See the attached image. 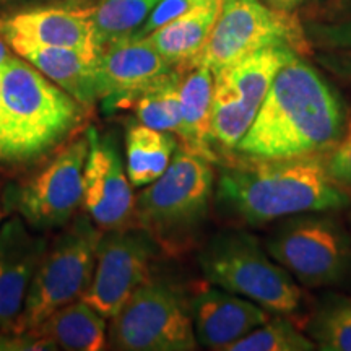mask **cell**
Wrapping results in <instances>:
<instances>
[{
  "instance_id": "6da1fadb",
  "label": "cell",
  "mask_w": 351,
  "mask_h": 351,
  "mask_svg": "<svg viewBox=\"0 0 351 351\" xmlns=\"http://www.w3.org/2000/svg\"><path fill=\"white\" fill-rule=\"evenodd\" d=\"M345 130L339 95L313 65L291 57L276 72L236 153L254 160L326 155Z\"/></svg>"
},
{
  "instance_id": "7a4b0ae2",
  "label": "cell",
  "mask_w": 351,
  "mask_h": 351,
  "mask_svg": "<svg viewBox=\"0 0 351 351\" xmlns=\"http://www.w3.org/2000/svg\"><path fill=\"white\" fill-rule=\"evenodd\" d=\"M217 200L245 225L309 212H333L351 204V195L328 174L324 155L282 160L243 158L221 169Z\"/></svg>"
},
{
  "instance_id": "3957f363",
  "label": "cell",
  "mask_w": 351,
  "mask_h": 351,
  "mask_svg": "<svg viewBox=\"0 0 351 351\" xmlns=\"http://www.w3.org/2000/svg\"><path fill=\"white\" fill-rule=\"evenodd\" d=\"M0 163L25 166L47 156L85 122L88 108L26 60L0 69Z\"/></svg>"
},
{
  "instance_id": "277c9868",
  "label": "cell",
  "mask_w": 351,
  "mask_h": 351,
  "mask_svg": "<svg viewBox=\"0 0 351 351\" xmlns=\"http://www.w3.org/2000/svg\"><path fill=\"white\" fill-rule=\"evenodd\" d=\"M213 189L212 163L176 150L165 173L135 197V226L165 251H181L207 219Z\"/></svg>"
},
{
  "instance_id": "5b68a950",
  "label": "cell",
  "mask_w": 351,
  "mask_h": 351,
  "mask_svg": "<svg viewBox=\"0 0 351 351\" xmlns=\"http://www.w3.org/2000/svg\"><path fill=\"white\" fill-rule=\"evenodd\" d=\"M199 263L210 285L247 298L270 313L291 314L301 307L295 278L249 232L215 236L200 251Z\"/></svg>"
},
{
  "instance_id": "8992f818",
  "label": "cell",
  "mask_w": 351,
  "mask_h": 351,
  "mask_svg": "<svg viewBox=\"0 0 351 351\" xmlns=\"http://www.w3.org/2000/svg\"><path fill=\"white\" fill-rule=\"evenodd\" d=\"M103 230L90 217L72 218L39 262L15 333H26L52 313L85 296L95 274Z\"/></svg>"
},
{
  "instance_id": "52a82bcc",
  "label": "cell",
  "mask_w": 351,
  "mask_h": 351,
  "mask_svg": "<svg viewBox=\"0 0 351 351\" xmlns=\"http://www.w3.org/2000/svg\"><path fill=\"white\" fill-rule=\"evenodd\" d=\"M271 258L307 288L337 285L351 271V238L327 212L288 217L265 241Z\"/></svg>"
},
{
  "instance_id": "ba28073f",
  "label": "cell",
  "mask_w": 351,
  "mask_h": 351,
  "mask_svg": "<svg viewBox=\"0 0 351 351\" xmlns=\"http://www.w3.org/2000/svg\"><path fill=\"white\" fill-rule=\"evenodd\" d=\"M289 47L298 56L313 51L304 25L291 10H282L262 0H223L217 23L199 57V64L213 73L263 47Z\"/></svg>"
},
{
  "instance_id": "9c48e42d",
  "label": "cell",
  "mask_w": 351,
  "mask_h": 351,
  "mask_svg": "<svg viewBox=\"0 0 351 351\" xmlns=\"http://www.w3.org/2000/svg\"><path fill=\"white\" fill-rule=\"evenodd\" d=\"M111 348L122 351H192L199 348L189 302L169 285L147 282L111 317Z\"/></svg>"
},
{
  "instance_id": "30bf717a",
  "label": "cell",
  "mask_w": 351,
  "mask_h": 351,
  "mask_svg": "<svg viewBox=\"0 0 351 351\" xmlns=\"http://www.w3.org/2000/svg\"><path fill=\"white\" fill-rule=\"evenodd\" d=\"M295 51L283 46L263 47L213 73L210 135L213 148L234 152L251 129L271 82Z\"/></svg>"
},
{
  "instance_id": "8fae6325",
  "label": "cell",
  "mask_w": 351,
  "mask_h": 351,
  "mask_svg": "<svg viewBox=\"0 0 351 351\" xmlns=\"http://www.w3.org/2000/svg\"><path fill=\"white\" fill-rule=\"evenodd\" d=\"M88 150L86 134L69 143L34 178L10 187L7 210L19 213L36 231L64 228L82 205Z\"/></svg>"
},
{
  "instance_id": "7c38bea8",
  "label": "cell",
  "mask_w": 351,
  "mask_h": 351,
  "mask_svg": "<svg viewBox=\"0 0 351 351\" xmlns=\"http://www.w3.org/2000/svg\"><path fill=\"white\" fill-rule=\"evenodd\" d=\"M156 252V241L140 226L103 231L93 278L82 300L111 319L135 289L150 282Z\"/></svg>"
},
{
  "instance_id": "4fadbf2b",
  "label": "cell",
  "mask_w": 351,
  "mask_h": 351,
  "mask_svg": "<svg viewBox=\"0 0 351 351\" xmlns=\"http://www.w3.org/2000/svg\"><path fill=\"white\" fill-rule=\"evenodd\" d=\"M86 135L90 150L83 169V208L103 231L134 226L135 197L117 143L95 127Z\"/></svg>"
},
{
  "instance_id": "5bb4252c",
  "label": "cell",
  "mask_w": 351,
  "mask_h": 351,
  "mask_svg": "<svg viewBox=\"0 0 351 351\" xmlns=\"http://www.w3.org/2000/svg\"><path fill=\"white\" fill-rule=\"evenodd\" d=\"M173 70L145 39H117L101 47L96 57L99 99L106 111L125 109L132 96Z\"/></svg>"
},
{
  "instance_id": "9a60e30c",
  "label": "cell",
  "mask_w": 351,
  "mask_h": 351,
  "mask_svg": "<svg viewBox=\"0 0 351 351\" xmlns=\"http://www.w3.org/2000/svg\"><path fill=\"white\" fill-rule=\"evenodd\" d=\"M47 249L23 218L13 217L0 228V330L15 333L33 276Z\"/></svg>"
},
{
  "instance_id": "2e32d148",
  "label": "cell",
  "mask_w": 351,
  "mask_h": 351,
  "mask_svg": "<svg viewBox=\"0 0 351 351\" xmlns=\"http://www.w3.org/2000/svg\"><path fill=\"white\" fill-rule=\"evenodd\" d=\"M197 343L225 351L270 319L262 306L223 288H204L189 301Z\"/></svg>"
},
{
  "instance_id": "e0dca14e",
  "label": "cell",
  "mask_w": 351,
  "mask_h": 351,
  "mask_svg": "<svg viewBox=\"0 0 351 351\" xmlns=\"http://www.w3.org/2000/svg\"><path fill=\"white\" fill-rule=\"evenodd\" d=\"M0 36L13 51L21 46H52L98 56L90 12L21 13L0 23Z\"/></svg>"
},
{
  "instance_id": "ac0fdd59",
  "label": "cell",
  "mask_w": 351,
  "mask_h": 351,
  "mask_svg": "<svg viewBox=\"0 0 351 351\" xmlns=\"http://www.w3.org/2000/svg\"><path fill=\"white\" fill-rule=\"evenodd\" d=\"M223 0H204L194 8L161 26L145 39L179 73L199 64V57L208 41Z\"/></svg>"
},
{
  "instance_id": "d6986e66",
  "label": "cell",
  "mask_w": 351,
  "mask_h": 351,
  "mask_svg": "<svg viewBox=\"0 0 351 351\" xmlns=\"http://www.w3.org/2000/svg\"><path fill=\"white\" fill-rule=\"evenodd\" d=\"M213 85V72L205 65H195L181 73L179 83L181 127L178 137L181 138L182 150L204 158L210 163L218 161L210 135Z\"/></svg>"
},
{
  "instance_id": "ffe728a7",
  "label": "cell",
  "mask_w": 351,
  "mask_h": 351,
  "mask_svg": "<svg viewBox=\"0 0 351 351\" xmlns=\"http://www.w3.org/2000/svg\"><path fill=\"white\" fill-rule=\"evenodd\" d=\"M15 52L88 109L99 99L96 80L98 56L52 46H21Z\"/></svg>"
},
{
  "instance_id": "44dd1931",
  "label": "cell",
  "mask_w": 351,
  "mask_h": 351,
  "mask_svg": "<svg viewBox=\"0 0 351 351\" xmlns=\"http://www.w3.org/2000/svg\"><path fill=\"white\" fill-rule=\"evenodd\" d=\"M26 333L51 340L57 350L99 351L106 348V317L85 300H77L57 309Z\"/></svg>"
},
{
  "instance_id": "7402d4cb",
  "label": "cell",
  "mask_w": 351,
  "mask_h": 351,
  "mask_svg": "<svg viewBox=\"0 0 351 351\" xmlns=\"http://www.w3.org/2000/svg\"><path fill=\"white\" fill-rule=\"evenodd\" d=\"M178 150V138L171 132L145 124L130 125L125 135V171L132 187H145L156 181L168 168Z\"/></svg>"
},
{
  "instance_id": "603a6c76",
  "label": "cell",
  "mask_w": 351,
  "mask_h": 351,
  "mask_svg": "<svg viewBox=\"0 0 351 351\" xmlns=\"http://www.w3.org/2000/svg\"><path fill=\"white\" fill-rule=\"evenodd\" d=\"M179 83H181V73L178 70L165 73L163 77L132 96L125 109L132 108L140 124L178 135L181 127Z\"/></svg>"
},
{
  "instance_id": "cb8c5ba5",
  "label": "cell",
  "mask_w": 351,
  "mask_h": 351,
  "mask_svg": "<svg viewBox=\"0 0 351 351\" xmlns=\"http://www.w3.org/2000/svg\"><path fill=\"white\" fill-rule=\"evenodd\" d=\"M161 0H103L91 12L96 49L122 38H130Z\"/></svg>"
},
{
  "instance_id": "d4e9b609",
  "label": "cell",
  "mask_w": 351,
  "mask_h": 351,
  "mask_svg": "<svg viewBox=\"0 0 351 351\" xmlns=\"http://www.w3.org/2000/svg\"><path fill=\"white\" fill-rule=\"evenodd\" d=\"M306 332L319 350L351 351V296L322 298L307 319Z\"/></svg>"
},
{
  "instance_id": "484cf974",
  "label": "cell",
  "mask_w": 351,
  "mask_h": 351,
  "mask_svg": "<svg viewBox=\"0 0 351 351\" xmlns=\"http://www.w3.org/2000/svg\"><path fill=\"white\" fill-rule=\"evenodd\" d=\"M317 346L291 320H267L251 333L236 340L225 351H311Z\"/></svg>"
},
{
  "instance_id": "4316f807",
  "label": "cell",
  "mask_w": 351,
  "mask_h": 351,
  "mask_svg": "<svg viewBox=\"0 0 351 351\" xmlns=\"http://www.w3.org/2000/svg\"><path fill=\"white\" fill-rule=\"evenodd\" d=\"M307 41L322 51L351 49V21H304Z\"/></svg>"
},
{
  "instance_id": "83f0119b",
  "label": "cell",
  "mask_w": 351,
  "mask_h": 351,
  "mask_svg": "<svg viewBox=\"0 0 351 351\" xmlns=\"http://www.w3.org/2000/svg\"><path fill=\"white\" fill-rule=\"evenodd\" d=\"M202 2H204V0H161V2L153 8L150 15L147 16V20L143 21L142 26H140L130 38L142 39L145 36H148V34L160 29L161 26L168 25L169 21L184 15V13L191 10V8H194L195 5H199Z\"/></svg>"
},
{
  "instance_id": "f1b7e54d",
  "label": "cell",
  "mask_w": 351,
  "mask_h": 351,
  "mask_svg": "<svg viewBox=\"0 0 351 351\" xmlns=\"http://www.w3.org/2000/svg\"><path fill=\"white\" fill-rule=\"evenodd\" d=\"M328 174L346 189H351V119L330 152L324 155Z\"/></svg>"
},
{
  "instance_id": "f546056e",
  "label": "cell",
  "mask_w": 351,
  "mask_h": 351,
  "mask_svg": "<svg viewBox=\"0 0 351 351\" xmlns=\"http://www.w3.org/2000/svg\"><path fill=\"white\" fill-rule=\"evenodd\" d=\"M304 21H351V0H324L307 8Z\"/></svg>"
},
{
  "instance_id": "4dcf8cb0",
  "label": "cell",
  "mask_w": 351,
  "mask_h": 351,
  "mask_svg": "<svg viewBox=\"0 0 351 351\" xmlns=\"http://www.w3.org/2000/svg\"><path fill=\"white\" fill-rule=\"evenodd\" d=\"M317 62L330 70L333 75L351 83V49L326 51L317 56Z\"/></svg>"
},
{
  "instance_id": "1f68e13d",
  "label": "cell",
  "mask_w": 351,
  "mask_h": 351,
  "mask_svg": "<svg viewBox=\"0 0 351 351\" xmlns=\"http://www.w3.org/2000/svg\"><path fill=\"white\" fill-rule=\"evenodd\" d=\"M301 2L302 0H265V3L275 8H282V10H293Z\"/></svg>"
},
{
  "instance_id": "d6a6232c",
  "label": "cell",
  "mask_w": 351,
  "mask_h": 351,
  "mask_svg": "<svg viewBox=\"0 0 351 351\" xmlns=\"http://www.w3.org/2000/svg\"><path fill=\"white\" fill-rule=\"evenodd\" d=\"M12 57V52L8 51V44L5 43V39L0 36V69H2Z\"/></svg>"
},
{
  "instance_id": "836d02e7",
  "label": "cell",
  "mask_w": 351,
  "mask_h": 351,
  "mask_svg": "<svg viewBox=\"0 0 351 351\" xmlns=\"http://www.w3.org/2000/svg\"><path fill=\"white\" fill-rule=\"evenodd\" d=\"M0 109H2V73H0Z\"/></svg>"
},
{
  "instance_id": "e575fe53",
  "label": "cell",
  "mask_w": 351,
  "mask_h": 351,
  "mask_svg": "<svg viewBox=\"0 0 351 351\" xmlns=\"http://www.w3.org/2000/svg\"><path fill=\"white\" fill-rule=\"evenodd\" d=\"M0 218H2V210H0Z\"/></svg>"
},
{
  "instance_id": "d590c367",
  "label": "cell",
  "mask_w": 351,
  "mask_h": 351,
  "mask_svg": "<svg viewBox=\"0 0 351 351\" xmlns=\"http://www.w3.org/2000/svg\"><path fill=\"white\" fill-rule=\"evenodd\" d=\"M263 2H265V0H263Z\"/></svg>"
}]
</instances>
